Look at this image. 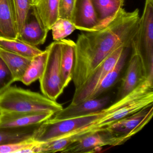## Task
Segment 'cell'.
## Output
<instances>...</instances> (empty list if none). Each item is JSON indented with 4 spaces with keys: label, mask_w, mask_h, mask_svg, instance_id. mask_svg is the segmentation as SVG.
I'll return each instance as SVG.
<instances>
[{
    "label": "cell",
    "mask_w": 153,
    "mask_h": 153,
    "mask_svg": "<svg viewBox=\"0 0 153 153\" xmlns=\"http://www.w3.org/2000/svg\"><path fill=\"white\" fill-rule=\"evenodd\" d=\"M139 10L128 12L122 8L106 25L79 35L76 43L72 80L79 89L97 68L121 46L131 47L139 25Z\"/></svg>",
    "instance_id": "1"
},
{
    "label": "cell",
    "mask_w": 153,
    "mask_h": 153,
    "mask_svg": "<svg viewBox=\"0 0 153 153\" xmlns=\"http://www.w3.org/2000/svg\"><path fill=\"white\" fill-rule=\"evenodd\" d=\"M153 105V80L147 78L133 91L107 107L96 122L73 136L76 139L90 133L105 130L115 122Z\"/></svg>",
    "instance_id": "2"
},
{
    "label": "cell",
    "mask_w": 153,
    "mask_h": 153,
    "mask_svg": "<svg viewBox=\"0 0 153 153\" xmlns=\"http://www.w3.org/2000/svg\"><path fill=\"white\" fill-rule=\"evenodd\" d=\"M0 109L2 111L50 112L55 114L63 106L43 94L10 86L0 92Z\"/></svg>",
    "instance_id": "3"
},
{
    "label": "cell",
    "mask_w": 153,
    "mask_h": 153,
    "mask_svg": "<svg viewBox=\"0 0 153 153\" xmlns=\"http://www.w3.org/2000/svg\"><path fill=\"white\" fill-rule=\"evenodd\" d=\"M106 111L105 107L98 111L71 119L59 120L50 118L40 124L33 139L42 142L73 136L96 122Z\"/></svg>",
    "instance_id": "4"
},
{
    "label": "cell",
    "mask_w": 153,
    "mask_h": 153,
    "mask_svg": "<svg viewBox=\"0 0 153 153\" xmlns=\"http://www.w3.org/2000/svg\"><path fill=\"white\" fill-rule=\"evenodd\" d=\"M132 53L138 54L148 78L153 80V1L146 0L137 33L131 42Z\"/></svg>",
    "instance_id": "5"
},
{
    "label": "cell",
    "mask_w": 153,
    "mask_h": 153,
    "mask_svg": "<svg viewBox=\"0 0 153 153\" xmlns=\"http://www.w3.org/2000/svg\"><path fill=\"white\" fill-rule=\"evenodd\" d=\"M46 49L48 51V56L44 72L39 79L40 86L43 94L56 101L65 88L61 73L60 41H54Z\"/></svg>",
    "instance_id": "6"
},
{
    "label": "cell",
    "mask_w": 153,
    "mask_h": 153,
    "mask_svg": "<svg viewBox=\"0 0 153 153\" xmlns=\"http://www.w3.org/2000/svg\"><path fill=\"white\" fill-rule=\"evenodd\" d=\"M125 141L108 131H101L87 134L70 144L61 153H92L99 151L102 147L120 146Z\"/></svg>",
    "instance_id": "7"
},
{
    "label": "cell",
    "mask_w": 153,
    "mask_h": 153,
    "mask_svg": "<svg viewBox=\"0 0 153 153\" xmlns=\"http://www.w3.org/2000/svg\"><path fill=\"white\" fill-rule=\"evenodd\" d=\"M125 48L121 46L118 48L97 68L85 84L79 89L75 90L70 105H75L89 99L96 88L114 67Z\"/></svg>",
    "instance_id": "8"
},
{
    "label": "cell",
    "mask_w": 153,
    "mask_h": 153,
    "mask_svg": "<svg viewBox=\"0 0 153 153\" xmlns=\"http://www.w3.org/2000/svg\"><path fill=\"white\" fill-rule=\"evenodd\" d=\"M153 115L152 105L115 122L105 130L122 138L126 142L142 130L152 119Z\"/></svg>",
    "instance_id": "9"
},
{
    "label": "cell",
    "mask_w": 153,
    "mask_h": 153,
    "mask_svg": "<svg viewBox=\"0 0 153 153\" xmlns=\"http://www.w3.org/2000/svg\"><path fill=\"white\" fill-rule=\"evenodd\" d=\"M147 78L146 68L140 56L131 53L115 101L128 95Z\"/></svg>",
    "instance_id": "10"
},
{
    "label": "cell",
    "mask_w": 153,
    "mask_h": 153,
    "mask_svg": "<svg viewBox=\"0 0 153 153\" xmlns=\"http://www.w3.org/2000/svg\"><path fill=\"white\" fill-rule=\"evenodd\" d=\"M54 114L50 112L2 111L0 127L19 128L38 125Z\"/></svg>",
    "instance_id": "11"
},
{
    "label": "cell",
    "mask_w": 153,
    "mask_h": 153,
    "mask_svg": "<svg viewBox=\"0 0 153 153\" xmlns=\"http://www.w3.org/2000/svg\"><path fill=\"white\" fill-rule=\"evenodd\" d=\"M71 21L80 31L90 32L98 28L99 22L91 0H76Z\"/></svg>",
    "instance_id": "12"
},
{
    "label": "cell",
    "mask_w": 153,
    "mask_h": 153,
    "mask_svg": "<svg viewBox=\"0 0 153 153\" xmlns=\"http://www.w3.org/2000/svg\"><path fill=\"white\" fill-rule=\"evenodd\" d=\"M111 101L109 96L88 99L75 105L70 104L54 114L53 119L66 120L79 117L104 109Z\"/></svg>",
    "instance_id": "13"
},
{
    "label": "cell",
    "mask_w": 153,
    "mask_h": 153,
    "mask_svg": "<svg viewBox=\"0 0 153 153\" xmlns=\"http://www.w3.org/2000/svg\"><path fill=\"white\" fill-rule=\"evenodd\" d=\"M49 32L37 16L31 7L27 17L24 29L17 39L33 46L45 42Z\"/></svg>",
    "instance_id": "14"
},
{
    "label": "cell",
    "mask_w": 153,
    "mask_h": 153,
    "mask_svg": "<svg viewBox=\"0 0 153 153\" xmlns=\"http://www.w3.org/2000/svg\"><path fill=\"white\" fill-rule=\"evenodd\" d=\"M0 37L17 38L13 0H0Z\"/></svg>",
    "instance_id": "15"
},
{
    "label": "cell",
    "mask_w": 153,
    "mask_h": 153,
    "mask_svg": "<svg viewBox=\"0 0 153 153\" xmlns=\"http://www.w3.org/2000/svg\"><path fill=\"white\" fill-rule=\"evenodd\" d=\"M61 45V73L63 86L66 88L72 80L75 62L76 43L69 39L60 40Z\"/></svg>",
    "instance_id": "16"
},
{
    "label": "cell",
    "mask_w": 153,
    "mask_h": 153,
    "mask_svg": "<svg viewBox=\"0 0 153 153\" xmlns=\"http://www.w3.org/2000/svg\"><path fill=\"white\" fill-rule=\"evenodd\" d=\"M130 48V47L124 48L114 67L107 73L100 84L96 88L89 99L99 97L101 95L109 90L116 84L124 68V66L126 65L129 53Z\"/></svg>",
    "instance_id": "17"
},
{
    "label": "cell",
    "mask_w": 153,
    "mask_h": 153,
    "mask_svg": "<svg viewBox=\"0 0 153 153\" xmlns=\"http://www.w3.org/2000/svg\"><path fill=\"white\" fill-rule=\"evenodd\" d=\"M59 0H34L32 5L36 15L49 31L59 19Z\"/></svg>",
    "instance_id": "18"
},
{
    "label": "cell",
    "mask_w": 153,
    "mask_h": 153,
    "mask_svg": "<svg viewBox=\"0 0 153 153\" xmlns=\"http://www.w3.org/2000/svg\"><path fill=\"white\" fill-rule=\"evenodd\" d=\"M91 1L99 22L97 29L111 21L123 8L124 5V0H91Z\"/></svg>",
    "instance_id": "19"
},
{
    "label": "cell",
    "mask_w": 153,
    "mask_h": 153,
    "mask_svg": "<svg viewBox=\"0 0 153 153\" xmlns=\"http://www.w3.org/2000/svg\"><path fill=\"white\" fill-rule=\"evenodd\" d=\"M40 124L25 127H0V146L33 138Z\"/></svg>",
    "instance_id": "20"
},
{
    "label": "cell",
    "mask_w": 153,
    "mask_h": 153,
    "mask_svg": "<svg viewBox=\"0 0 153 153\" xmlns=\"http://www.w3.org/2000/svg\"><path fill=\"white\" fill-rule=\"evenodd\" d=\"M0 57L7 64L16 81H21L32 59L0 48Z\"/></svg>",
    "instance_id": "21"
},
{
    "label": "cell",
    "mask_w": 153,
    "mask_h": 153,
    "mask_svg": "<svg viewBox=\"0 0 153 153\" xmlns=\"http://www.w3.org/2000/svg\"><path fill=\"white\" fill-rule=\"evenodd\" d=\"M48 51L47 49L32 58L21 82L26 85H29L42 77L44 72L47 61Z\"/></svg>",
    "instance_id": "22"
},
{
    "label": "cell",
    "mask_w": 153,
    "mask_h": 153,
    "mask_svg": "<svg viewBox=\"0 0 153 153\" xmlns=\"http://www.w3.org/2000/svg\"><path fill=\"white\" fill-rule=\"evenodd\" d=\"M0 48L30 59L43 52L36 46L30 45L17 38L9 39L0 37Z\"/></svg>",
    "instance_id": "23"
},
{
    "label": "cell",
    "mask_w": 153,
    "mask_h": 153,
    "mask_svg": "<svg viewBox=\"0 0 153 153\" xmlns=\"http://www.w3.org/2000/svg\"><path fill=\"white\" fill-rule=\"evenodd\" d=\"M74 142L71 137H63L45 142H39L36 147V153H61L70 144Z\"/></svg>",
    "instance_id": "24"
},
{
    "label": "cell",
    "mask_w": 153,
    "mask_h": 153,
    "mask_svg": "<svg viewBox=\"0 0 153 153\" xmlns=\"http://www.w3.org/2000/svg\"><path fill=\"white\" fill-rule=\"evenodd\" d=\"M13 1L18 36L23 31L27 17L32 5L29 0H13Z\"/></svg>",
    "instance_id": "25"
},
{
    "label": "cell",
    "mask_w": 153,
    "mask_h": 153,
    "mask_svg": "<svg viewBox=\"0 0 153 153\" xmlns=\"http://www.w3.org/2000/svg\"><path fill=\"white\" fill-rule=\"evenodd\" d=\"M76 29L71 21L59 18L57 19L51 28L54 41H59L64 39Z\"/></svg>",
    "instance_id": "26"
},
{
    "label": "cell",
    "mask_w": 153,
    "mask_h": 153,
    "mask_svg": "<svg viewBox=\"0 0 153 153\" xmlns=\"http://www.w3.org/2000/svg\"><path fill=\"white\" fill-rule=\"evenodd\" d=\"M39 143L33 138L21 142L0 146V153H20L24 149L35 146Z\"/></svg>",
    "instance_id": "27"
},
{
    "label": "cell",
    "mask_w": 153,
    "mask_h": 153,
    "mask_svg": "<svg viewBox=\"0 0 153 153\" xmlns=\"http://www.w3.org/2000/svg\"><path fill=\"white\" fill-rule=\"evenodd\" d=\"M15 82L12 73L0 57V92L11 86Z\"/></svg>",
    "instance_id": "28"
},
{
    "label": "cell",
    "mask_w": 153,
    "mask_h": 153,
    "mask_svg": "<svg viewBox=\"0 0 153 153\" xmlns=\"http://www.w3.org/2000/svg\"><path fill=\"white\" fill-rule=\"evenodd\" d=\"M76 0H59V18L71 20Z\"/></svg>",
    "instance_id": "29"
},
{
    "label": "cell",
    "mask_w": 153,
    "mask_h": 153,
    "mask_svg": "<svg viewBox=\"0 0 153 153\" xmlns=\"http://www.w3.org/2000/svg\"><path fill=\"white\" fill-rule=\"evenodd\" d=\"M29 1H30V3H31V5H33V3L34 1V0H29Z\"/></svg>",
    "instance_id": "30"
},
{
    "label": "cell",
    "mask_w": 153,
    "mask_h": 153,
    "mask_svg": "<svg viewBox=\"0 0 153 153\" xmlns=\"http://www.w3.org/2000/svg\"><path fill=\"white\" fill-rule=\"evenodd\" d=\"M2 111H1V109H0V119H1V115H2Z\"/></svg>",
    "instance_id": "31"
},
{
    "label": "cell",
    "mask_w": 153,
    "mask_h": 153,
    "mask_svg": "<svg viewBox=\"0 0 153 153\" xmlns=\"http://www.w3.org/2000/svg\"><path fill=\"white\" fill-rule=\"evenodd\" d=\"M151 1H153V0H151Z\"/></svg>",
    "instance_id": "32"
}]
</instances>
